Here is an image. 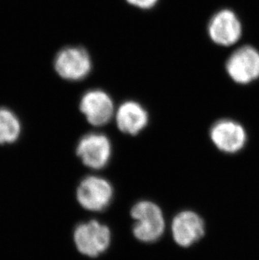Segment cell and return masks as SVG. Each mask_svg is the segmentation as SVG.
Wrapping results in <instances>:
<instances>
[{
	"mask_svg": "<svg viewBox=\"0 0 259 260\" xmlns=\"http://www.w3.org/2000/svg\"><path fill=\"white\" fill-rule=\"evenodd\" d=\"M131 214L135 221L132 232L138 240L143 243H153L164 234V214L156 204L150 201H141L135 204Z\"/></svg>",
	"mask_w": 259,
	"mask_h": 260,
	"instance_id": "cell-1",
	"label": "cell"
},
{
	"mask_svg": "<svg viewBox=\"0 0 259 260\" xmlns=\"http://www.w3.org/2000/svg\"><path fill=\"white\" fill-rule=\"evenodd\" d=\"M74 239L76 248L82 254L95 258L110 247L111 233L107 226L92 220L77 226Z\"/></svg>",
	"mask_w": 259,
	"mask_h": 260,
	"instance_id": "cell-2",
	"label": "cell"
},
{
	"mask_svg": "<svg viewBox=\"0 0 259 260\" xmlns=\"http://www.w3.org/2000/svg\"><path fill=\"white\" fill-rule=\"evenodd\" d=\"M54 68L61 79L79 81L90 73L92 61L83 47H68L57 52L54 59Z\"/></svg>",
	"mask_w": 259,
	"mask_h": 260,
	"instance_id": "cell-3",
	"label": "cell"
},
{
	"mask_svg": "<svg viewBox=\"0 0 259 260\" xmlns=\"http://www.w3.org/2000/svg\"><path fill=\"white\" fill-rule=\"evenodd\" d=\"M114 190L110 182L101 177L88 176L80 182L77 189V199L83 208L91 211H102L110 206Z\"/></svg>",
	"mask_w": 259,
	"mask_h": 260,
	"instance_id": "cell-4",
	"label": "cell"
},
{
	"mask_svg": "<svg viewBox=\"0 0 259 260\" xmlns=\"http://www.w3.org/2000/svg\"><path fill=\"white\" fill-rule=\"evenodd\" d=\"M231 79L237 84H247L259 78V52L251 46L236 50L225 64Z\"/></svg>",
	"mask_w": 259,
	"mask_h": 260,
	"instance_id": "cell-5",
	"label": "cell"
},
{
	"mask_svg": "<svg viewBox=\"0 0 259 260\" xmlns=\"http://www.w3.org/2000/svg\"><path fill=\"white\" fill-rule=\"evenodd\" d=\"M76 152L83 165L93 170H101L110 162L112 147L104 134L88 133L78 142Z\"/></svg>",
	"mask_w": 259,
	"mask_h": 260,
	"instance_id": "cell-6",
	"label": "cell"
},
{
	"mask_svg": "<svg viewBox=\"0 0 259 260\" xmlns=\"http://www.w3.org/2000/svg\"><path fill=\"white\" fill-rule=\"evenodd\" d=\"M208 33L215 44L229 47L242 37V23L232 10H220L210 19Z\"/></svg>",
	"mask_w": 259,
	"mask_h": 260,
	"instance_id": "cell-7",
	"label": "cell"
},
{
	"mask_svg": "<svg viewBox=\"0 0 259 260\" xmlns=\"http://www.w3.org/2000/svg\"><path fill=\"white\" fill-rule=\"evenodd\" d=\"M79 108L91 125L95 126L107 124L114 115L112 99L101 89H91L81 99Z\"/></svg>",
	"mask_w": 259,
	"mask_h": 260,
	"instance_id": "cell-8",
	"label": "cell"
},
{
	"mask_svg": "<svg viewBox=\"0 0 259 260\" xmlns=\"http://www.w3.org/2000/svg\"><path fill=\"white\" fill-rule=\"evenodd\" d=\"M210 135L215 147L228 153L239 152L247 142V133L243 126L230 119L216 121L210 128Z\"/></svg>",
	"mask_w": 259,
	"mask_h": 260,
	"instance_id": "cell-9",
	"label": "cell"
},
{
	"mask_svg": "<svg viewBox=\"0 0 259 260\" xmlns=\"http://www.w3.org/2000/svg\"><path fill=\"white\" fill-rule=\"evenodd\" d=\"M172 233L175 243L188 248L203 238L205 222L198 214L191 211L177 214L172 222Z\"/></svg>",
	"mask_w": 259,
	"mask_h": 260,
	"instance_id": "cell-10",
	"label": "cell"
},
{
	"mask_svg": "<svg viewBox=\"0 0 259 260\" xmlns=\"http://www.w3.org/2000/svg\"><path fill=\"white\" fill-rule=\"evenodd\" d=\"M148 121L147 111L137 101H125L116 111L118 128L128 135H137L147 126Z\"/></svg>",
	"mask_w": 259,
	"mask_h": 260,
	"instance_id": "cell-11",
	"label": "cell"
},
{
	"mask_svg": "<svg viewBox=\"0 0 259 260\" xmlns=\"http://www.w3.org/2000/svg\"><path fill=\"white\" fill-rule=\"evenodd\" d=\"M20 133V122L17 116L7 108H0V144L17 140Z\"/></svg>",
	"mask_w": 259,
	"mask_h": 260,
	"instance_id": "cell-12",
	"label": "cell"
},
{
	"mask_svg": "<svg viewBox=\"0 0 259 260\" xmlns=\"http://www.w3.org/2000/svg\"><path fill=\"white\" fill-rule=\"evenodd\" d=\"M130 5L135 7L142 9V10H149L154 7L158 0H126Z\"/></svg>",
	"mask_w": 259,
	"mask_h": 260,
	"instance_id": "cell-13",
	"label": "cell"
}]
</instances>
